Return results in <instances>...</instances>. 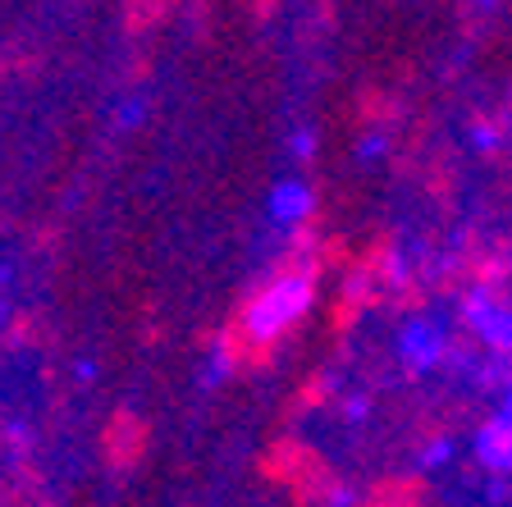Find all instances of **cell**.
<instances>
[{
	"label": "cell",
	"instance_id": "10",
	"mask_svg": "<svg viewBox=\"0 0 512 507\" xmlns=\"http://www.w3.org/2000/svg\"><path fill=\"white\" fill-rule=\"evenodd\" d=\"M380 151H384V133H371V138L362 142V151H357V156L366 160V156H380Z\"/></svg>",
	"mask_w": 512,
	"mask_h": 507
},
{
	"label": "cell",
	"instance_id": "1",
	"mask_svg": "<svg viewBox=\"0 0 512 507\" xmlns=\"http://www.w3.org/2000/svg\"><path fill=\"white\" fill-rule=\"evenodd\" d=\"M311 297H316V279H311V270H293V275L275 279V284L243 311V334L252 338V343H270V338H279L293 320L307 316Z\"/></svg>",
	"mask_w": 512,
	"mask_h": 507
},
{
	"label": "cell",
	"instance_id": "4",
	"mask_svg": "<svg viewBox=\"0 0 512 507\" xmlns=\"http://www.w3.org/2000/svg\"><path fill=\"white\" fill-rule=\"evenodd\" d=\"M398 348H403V357L412 361V366H430V361L444 352V334H439V325H430V320H407Z\"/></svg>",
	"mask_w": 512,
	"mask_h": 507
},
{
	"label": "cell",
	"instance_id": "12",
	"mask_svg": "<svg viewBox=\"0 0 512 507\" xmlns=\"http://www.w3.org/2000/svg\"><path fill=\"white\" fill-rule=\"evenodd\" d=\"M366 412H371V402H366V398H352L348 402V421H362Z\"/></svg>",
	"mask_w": 512,
	"mask_h": 507
},
{
	"label": "cell",
	"instance_id": "2",
	"mask_svg": "<svg viewBox=\"0 0 512 507\" xmlns=\"http://www.w3.org/2000/svg\"><path fill=\"white\" fill-rule=\"evenodd\" d=\"M462 311H467V325L476 329L494 352H512V307H499L494 297L476 293V297H467Z\"/></svg>",
	"mask_w": 512,
	"mask_h": 507
},
{
	"label": "cell",
	"instance_id": "6",
	"mask_svg": "<svg viewBox=\"0 0 512 507\" xmlns=\"http://www.w3.org/2000/svg\"><path fill=\"white\" fill-rule=\"evenodd\" d=\"M147 115H151L147 96H124V101H119V110H115V128H119V133H133V128L147 124Z\"/></svg>",
	"mask_w": 512,
	"mask_h": 507
},
{
	"label": "cell",
	"instance_id": "13",
	"mask_svg": "<svg viewBox=\"0 0 512 507\" xmlns=\"http://www.w3.org/2000/svg\"><path fill=\"white\" fill-rule=\"evenodd\" d=\"M10 279H14V270H10V265H0V288L10 284Z\"/></svg>",
	"mask_w": 512,
	"mask_h": 507
},
{
	"label": "cell",
	"instance_id": "8",
	"mask_svg": "<svg viewBox=\"0 0 512 507\" xmlns=\"http://www.w3.org/2000/svg\"><path fill=\"white\" fill-rule=\"evenodd\" d=\"M311 151H316V133H311V128H298V133H293V156L307 160Z\"/></svg>",
	"mask_w": 512,
	"mask_h": 507
},
{
	"label": "cell",
	"instance_id": "14",
	"mask_svg": "<svg viewBox=\"0 0 512 507\" xmlns=\"http://www.w3.org/2000/svg\"><path fill=\"white\" fill-rule=\"evenodd\" d=\"M503 416H508V421H512V393H508V407H503Z\"/></svg>",
	"mask_w": 512,
	"mask_h": 507
},
{
	"label": "cell",
	"instance_id": "5",
	"mask_svg": "<svg viewBox=\"0 0 512 507\" xmlns=\"http://www.w3.org/2000/svg\"><path fill=\"white\" fill-rule=\"evenodd\" d=\"M476 457L485 466H494V471H512V421L508 416H494L476 434Z\"/></svg>",
	"mask_w": 512,
	"mask_h": 507
},
{
	"label": "cell",
	"instance_id": "7",
	"mask_svg": "<svg viewBox=\"0 0 512 507\" xmlns=\"http://www.w3.org/2000/svg\"><path fill=\"white\" fill-rule=\"evenodd\" d=\"M229 370H234V357H229V348H224V343H215L211 361H206V370H202V389H215V384H224V380H229Z\"/></svg>",
	"mask_w": 512,
	"mask_h": 507
},
{
	"label": "cell",
	"instance_id": "3",
	"mask_svg": "<svg viewBox=\"0 0 512 507\" xmlns=\"http://www.w3.org/2000/svg\"><path fill=\"white\" fill-rule=\"evenodd\" d=\"M311 206H316V197H311V188L298 179L275 183V188H270V201H266L270 220H279V224H302L311 215Z\"/></svg>",
	"mask_w": 512,
	"mask_h": 507
},
{
	"label": "cell",
	"instance_id": "9",
	"mask_svg": "<svg viewBox=\"0 0 512 507\" xmlns=\"http://www.w3.org/2000/svg\"><path fill=\"white\" fill-rule=\"evenodd\" d=\"M74 375H78V384H92L96 380V361L92 357H78L74 361Z\"/></svg>",
	"mask_w": 512,
	"mask_h": 507
},
{
	"label": "cell",
	"instance_id": "11",
	"mask_svg": "<svg viewBox=\"0 0 512 507\" xmlns=\"http://www.w3.org/2000/svg\"><path fill=\"white\" fill-rule=\"evenodd\" d=\"M5 434H10V439H14V448H19V453H23V448H28V430H23V421H14Z\"/></svg>",
	"mask_w": 512,
	"mask_h": 507
}]
</instances>
